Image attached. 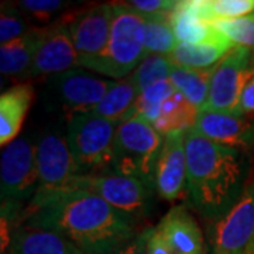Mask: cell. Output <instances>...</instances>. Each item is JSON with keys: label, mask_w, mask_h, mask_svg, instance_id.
<instances>
[{"label": "cell", "mask_w": 254, "mask_h": 254, "mask_svg": "<svg viewBox=\"0 0 254 254\" xmlns=\"http://www.w3.org/2000/svg\"><path fill=\"white\" fill-rule=\"evenodd\" d=\"M17 225L55 232L83 254H119L141 232L100 196L83 190H37Z\"/></svg>", "instance_id": "obj_1"}, {"label": "cell", "mask_w": 254, "mask_h": 254, "mask_svg": "<svg viewBox=\"0 0 254 254\" xmlns=\"http://www.w3.org/2000/svg\"><path fill=\"white\" fill-rule=\"evenodd\" d=\"M185 151L188 202L202 218L218 223L245 190L253 171L252 154L218 144L193 127L185 133Z\"/></svg>", "instance_id": "obj_2"}, {"label": "cell", "mask_w": 254, "mask_h": 254, "mask_svg": "<svg viewBox=\"0 0 254 254\" xmlns=\"http://www.w3.org/2000/svg\"><path fill=\"white\" fill-rule=\"evenodd\" d=\"M115 17L105 51L98 57L82 58L78 66L113 81L130 76L144 61L145 20L122 3H113Z\"/></svg>", "instance_id": "obj_3"}, {"label": "cell", "mask_w": 254, "mask_h": 254, "mask_svg": "<svg viewBox=\"0 0 254 254\" xmlns=\"http://www.w3.org/2000/svg\"><path fill=\"white\" fill-rule=\"evenodd\" d=\"M36 140L24 133L3 147L0 161L1 216L14 222L20 219L24 205L31 202L40 187Z\"/></svg>", "instance_id": "obj_4"}, {"label": "cell", "mask_w": 254, "mask_h": 254, "mask_svg": "<svg viewBox=\"0 0 254 254\" xmlns=\"http://www.w3.org/2000/svg\"><path fill=\"white\" fill-rule=\"evenodd\" d=\"M164 136L143 119L131 116L118 126L110 171L134 177L155 188V170Z\"/></svg>", "instance_id": "obj_5"}, {"label": "cell", "mask_w": 254, "mask_h": 254, "mask_svg": "<svg viewBox=\"0 0 254 254\" xmlns=\"http://www.w3.org/2000/svg\"><path fill=\"white\" fill-rule=\"evenodd\" d=\"M118 126L93 112L75 115L66 122V140L79 177L109 173Z\"/></svg>", "instance_id": "obj_6"}, {"label": "cell", "mask_w": 254, "mask_h": 254, "mask_svg": "<svg viewBox=\"0 0 254 254\" xmlns=\"http://www.w3.org/2000/svg\"><path fill=\"white\" fill-rule=\"evenodd\" d=\"M113 83V79L78 66L47 78L43 100L47 109L61 113L68 122L75 115L95 109Z\"/></svg>", "instance_id": "obj_7"}, {"label": "cell", "mask_w": 254, "mask_h": 254, "mask_svg": "<svg viewBox=\"0 0 254 254\" xmlns=\"http://www.w3.org/2000/svg\"><path fill=\"white\" fill-rule=\"evenodd\" d=\"M73 190H89L98 195L137 227L153 213L157 195L155 188L144 181L112 171L95 177H78Z\"/></svg>", "instance_id": "obj_8"}, {"label": "cell", "mask_w": 254, "mask_h": 254, "mask_svg": "<svg viewBox=\"0 0 254 254\" xmlns=\"http://www.w3.org/2000/svg\"><path fill=\"white\" fill-rule=\"evenodd\" d=\"M38 190H73L78 170L71 154L66 133L58 126L50 125L40 131L36 140Z\"/></svg>", "instance_id": "obj_9"}, {"label": "cell", "mask_w": 254, "mask_h": 254, "mask_svg": "<svg viewBox=\"0 0 254 254\" xmlns=\"http://www.w3.org/2000/svg\"><path fill=\"white\" fill-rule=\"evenodd\" d=\"M252 50L235 47L212 73L208 102L202 110L236 113L242 91L252 73Z\"/></svg>", "instance_id": "obj_10"}, {"label": "cell", "mask_w": 254, "mask_h": 254, "mask_svg": "<svg viewBox=\"0 0 254 254\" xmlns=\"http://www.w3.org/2000/svg\"><path fill=\"white\" fill-rule=\"evenodd\" d=\"M254 246V171L233 209L215 223L212 254H252Z\"/></svg>", "instance_id": "obj_11"}, {"label": "cell", "mask_w": 254, "mask_h": 254, "mask_svg": "<svg viewBox=\"0 0 254 254\" xmlns=\"http://www.w3.org/2000/svg\"><path fill=\"white\" fill-rule=\"evenodd\" d=\"M78 53L73 46L68 17L44 27L27 79L50 78L53 75L78 68Z\"/></svg>", "instance_id": "obj_12"}, {"label": "cell", "mask_w": 254, "mask_h": 254, "mask_svg": "<svg viewBox=\"0 0 254 254\" xmlns=\"http://www.w3.org/2000/svg\"><path fill=\"white\" fill-rule=\"evenodd\" d=\"M113 17V3L95 4L68 17V26L79 60L98 57L105 51L109 43Z\"/></svg>", "instance_id": "obj_13"}, {"label": "cell", "mask_w": 254, "mask_h": 254, "mask_svg": "<svg viewBox=\"0 0 254 254\" xmlns=\"http://www.w3.org/2000/svg\"><path fill=\"white\" fill-rule=\"evenodd\" d=\"M193 128L218 144L247 153L254 150V120L243 115L200 110Z\"/></svg>", "instance_id": "obj_14"}, {"label": "cell", "mask_w": 254, "mask_h": 254, "mask_svg": "<svg viewBox=\"0 0 254 254\" xmlns=\"http://www.w3.org/2000/svg\"><path fill=\"white\" fill-rule=\"evenodd\" d=\"M185 133L177 131L164 137V145L155 170V190L164 200L174 202L187 188Z\"/></svg>", "instance_id": "obj_15"}, {"label": "cell", "mask_w": 254, "mask_h": 254, "mask_svg": "<svg viewBox=\"0 0 254 254\" xmlns=\"http://www.w3.org/2000/svg\"><path fill=\"white\" fill-rule=\"evenodd\" d=\"M155 229L175 254H206L202 230L182 205L170 209Z\"/></svg>", "instance_id": "obj_16"}, {"label": "cell", "mask_w": 254, "mask_h": 254, "mask_svg": "<svg viewBox=\"0 0 254 254\" xmlns=\"http://www.w3.org/2000/svg\"><path fill=\"white\" fill-rule=\"evenodd\" d=\"M7 254H83L73 246L68 239L61 235L28 227L24 225H16L11 233Z\"/></svg>", "instance_id": "obj_17"}, {"label": "cell", "mask_w": 254, "mask_h": 254, "mask_svg": "<svg viewBox=\"0 0 254 254\" xmlns=\"http://www.w3.org/2000/svg\"><path fill=\"white\" fill-rule=\"evenodd\" d=\"M34 99V88L30 83H17L0 96V144L6 147L20 134L30 106Z\"/></svg>", "instance_id": "obj_18"}, {"label": "cell", "mask_w": 254, "mask_h": 254, "mask_svg": "<svg viewBox=\"0 0 254 254\" xmlns=\"http://www.w3.org/2000/svg\"><path fill=\"white\" fill-rule=\"evenodd\" d=\"M226 37L219 36L213 40L200 43H180L170 58L175 66L187 69H210L218 66L229 51L235 48Z\"/></svg>", "instance_id": "obj_19"}, {"label": "cell", "mask_w": 254, "mask_h": 254, "mask_svg": "<svg viewBox=\"0 0 254 254\" xmlns=\"http://www.w3.org/2000/svg\"><path fill=\"white\" fill-rule=\"evenodd\" d=\"M44 27H34L20 38L0 47V72L11 78H26L33 65Z\"/></svg>", "instance_id": "obj_20"}, {"label": "cell", "mask_w": 254, "mask_h": 254, "mask_svg": "<svg viewBox=\"0 0 254 254\" xmlns=\"http://www.w3.org/2000/svg\"><path fill=\"white\" fill-rule=\"evenodd\" d=\"M199 112L180 92H175L160 106L153 126L164 137L177 131H187L195 126Z\"/></svg>", "instance_id": "obj_21"}, {"label": "cell", "mask_w": 254, "mask_h": 254, "mask_svg": "<svg viewBox=\"0 0 254 254\" xmlns=\"http://www.w3.org/2000/svg\"><path fill=\"white\" fill-rule=\"evenodd\" d=\"M171 26L175 38L180 43H200L222 36L212 23L205 21L190 4V0L178 1V6L171 13Z\"/></svg>", "instance_id": "obj_22"}, {"label": "cell", "mask_w": 254, "mask_h": 254, "mask_svg": "<svg viewBox=\"0 0 254 254\" xmlns=\"http://www.w3.org/2000/svg\"><path fill=\"white\" fill-rule=\"evenodd\" d=\"M137 98L138 91L131 79L127 76L125 79L115 81L112 88L103 96V99L92 112L100 118L120 125L123 120L131 118Z\"/></svg>", "instance_id": "obj_23"}, {"label": "cell", "mask_w": 254, "mask_h": 254, "mask_svg": "<svg viewBox=\"0 0 254 254\" xmlns=\"http://www.w3.org/2000/svg\"><path fill=\"white\" fill-rule=\"evenodd\" d=\"M215 68L198 71V69L174 66L170 81L175 88V91L180 92L196 109L202 110L208 102L209 86Z\"/></svg>", "instance_id": "obj_24"}, {"label": "cell", "mask_w": 254, "mask_h": 254, "mask_svg": "<svg viewBox=\"0 0 254 254\" xmlns=\"http://www.w3.org/2000/svg\"><path fill=\"white\" fill-rule=\"evenodd\" d=\"M190 4L208 23L254 13V0H190Z\"/></svg>", "instance_id": "obj_25"}, {"label": "cell", "mask_w": 254, "mask_h": 254, "mask_svg": "<svg viewBox=\"0 0 254 254\" xmlns=\"http://www.w3.org/2000/svg\"><path fill=\"white\" fill-rule=\"evenodd\" d=\"M145 20V53L148 55L170 57L178 46L171 26V14Z\"/></svg>", "instance_id": "obj_26"}, {"label": "cell", "mask_w": 254, "mask_h": 254, "mask_svg": "<svg viewBox=\"0 0 254 254\" xmlns=\"http://www.w3.org/2000/svg\"><path fill=\"white\" fill-rule=\"evenodd\" d=\"M173 61L165 55H148L128 78L134 83L138 95L161 81H168L174 69Z\"/></svg>", "instance_id": "obj_27"}, {"label": "cell", "mask_w": 254, "mask_h": 254, "mask_svg": "<svg viewBox=\"0 0 254 254\" xmlns=\"http://www.w3.org/2000/svg\"><path fill=\"white\" fill-rule=\"evenodd\" d=\"M14 4L26 16L31 26L40 24V27H43L41 24L46 26H50V23L54 24V18H63L65 11L73 6L72 1H64V0H21Z\"/></svg>", "instance_id": "obj_28"}, {"label": "cell", "mask_w": 254, "mask_h": 254, "mask_svg": "<svg viewBox=\"0 0 254 254\" xmlns=\"http://www.w3.org/2000/svg\"><path fill=\"white\" fill-rule=\"evenodd\" d=\"M175 92L177 91L170 79L158 82L153 86L147 88L138 95L131 116L143 119L153 125V122L157 118V113L160 110V106Z\"/></svg>", "instance_id": "obj_29"}, {"label": "cell", "mask_w": 254, "mask_h": 254, "mask_svg": "<svg viewBox=\"0 0 254 254\" xmlns=\"http://www.w3.org/2000/svg\"><path fill=\"white\" fill-rule=\"evenodd\" d=\"M212 26L236 47L254 50V13L243 17L216 20Z\"/></svg>", "instance_id": "obj_30"}, {"label": "cell", "mask_w": 254, "mask_h": 254, "mask_svg": "<svg viewBox=\"0 0 254 254\" xmlns=\"http://www.w3.org/2000/svg\"><path fill=\"white\" fill-rule=\"evenodd\" d=\"M34 28L16 4L3 3L0 16V43L7 44Z\"/></svg>", "instance_id": "obj_31"}, {"label": "cell", "mask_w": 254, "mask_h": 254, "mask_svg": "<svg viewBox=\"0 0 254 254\" xmlns=\"http://www.w3.org/2000/svg\"><path fill=\"white\" fill-rule=\"evenodd\" d=\"M122 4L126 6L127 9L133 10L137 14H140L141 17L151 18L171 14L175 7L178 6V1H174V0H131V1H123Z\"/></svg>", "instance_id": "obj_32"}, {"label": "cell", "mask_w": 254, "mask_h": 254, "mask_svg": "<svg viewBox=\"0 0 254 254\" xmlns=\"http://www.w3.org/2000/svg\"><path fill=\"white\" fill-rule=\"evenodd\" d=\"M236 113L243 115V116L254 115V75L247 81L242 91Z\"/></svg>", "instance_id": "obj_33"}, {"label": "cell", "mask_w": 254, "mask_h": 254, "mask_svg": "<svg viewBox=\"0 0 254 254\" xmlns=\"http://www.w3.org/2000/svg\"><path fill=\"white\" fill-rule=\"evenodd\" d=\"M147 254H175L155 227H150L147 239Z\"/></svg>", "instance_id": "obj_34"}, {"label": "cell", "mask_w": 254, "mask_h": 254, "mask_svg": "<svg viewBox=\"0 0 254 254\" xmlns=\"http://www.w3.org/2000/svg\"><path fill=\"white\" fill-rule=\"evenodd\" d=\"M150 227L141 229V232L137 235L128 245L119 254H147V239H148Z\"/></svg>", "instance_id": "obj_35"}, {"label": "cell", "mask_w": 254, "mask_h": 254, "mask_svg": "<svg viewBox=\"0 0 254 254\" xmlns=\"http://www.w3.org/2000/svg\"><path fill=\"white\" fill-rule=\"evenodd\" d=\"M250 69H252V73L254 75V50L253 53H252V66H250Z\"/></svg>", "instance_id": "obj_36"}, {"label": "cell", "mask_w": 254, "mask_h": 254, "mask_svg": "<svg viewBox=\"0 0 254 254\" xmlns=\"http://www.w3.org/2000/svg\"><path fill=\"white\" fill-rule=\"evenodd\" d=\"M252 254H254V246H253V250H252Z\"/></svg>", "instance_id": "obj_37"}]
</instances>
